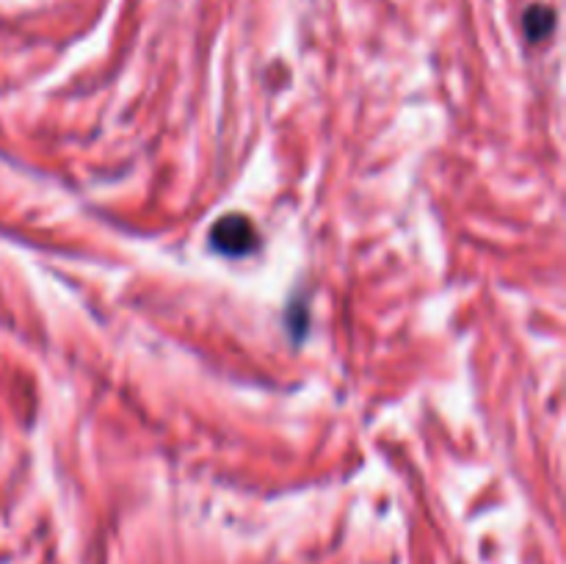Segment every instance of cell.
<instances>
[{"mask_svg":"<svg viewBox=\"0 0 566 564\" xmlns=\"http://www.w3.org/2000/svg\"><path fill=\"white\" fill-rule=\"evenodd\" d=\"M210 243L216 247V252L227 254V258H243L258 247V230L247 216L227 213L210 230Z\"/></svg>","mask_w":566,"mask_h":564,"instance_id":"obj_1","label":"cell"},{"mask_svg":"<svg viewBox=\"0 0 566 564\" xmlns=\"http://www.w3.org/2000/svg\"><path fill=\"white\" fill-rule=\"evenodd\" d=\"M523 28L528 42H542V39L551 36L553 28H556V9H551V6L545 3L528 6L523 14Z\"/></svg>","mask_w":566,"mask_h":564,"instance_id":"obj_2","label":"cell"}]
</instances>
